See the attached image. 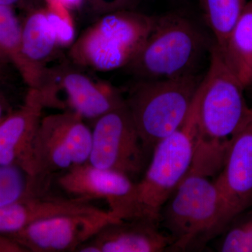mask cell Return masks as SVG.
Here are the masks:
<instances>
[{
    "mask_svg": "<svg viewBox=\"0 0 252 252\" xmlns=\"http://www.w3.org/2000/svg\"><path fill=\"white\" fill-rule=\"evenodd\" d=\"M220 167L195 157L187 175L162 207L159 221L171 237L174 251L203 245L224 230V203L215 180Z\"/></svg>",
    "mask_w": 252,
    "mask_h": 252,
    "instance_id": "1",
    "label": "cell"
},
{
    "mask_svg": "<svg viewBox=\"0 0 252 252\" xmlns=\"http://www.w3.org/2000/svg\"><path fill=\"white\" fill-rule=\"evenodd\" d=\"M215 44L213 36L189 16L167 13L156 16L143 47L125 69L135 79L195 75Z\"/></svg>",
    "mask_w": 252,
    "mask_h": 252,
    "instance_id": "2",
    "label": "cell"
},
{
    "mask_svg": "<svg viewBox=\"0 0 252 252\" xmlns=\"http://www.w3.org/2000/svg\"><path fill=\"white\" fill-rule=\"evenodd\" d=\"M203 77L135 79L126 104L147 154L185 123Z\"/></svg>",
    "mask_w": 252,
    "mask_h": 252,
    "instance_id": "3",
    "label": "cell"
},
{
    "mask_svg": "<svg viewBox=\"0 0 252 252\" xmlns=\"http://www.w3.org/2000/svg\"><path fill=\"white\" fill-rule=\"evenodd\" d=\"M156 16L122 10L98 16L75 39L68 59L86 69L111 72L125 69L143 47Z\"/></svg>",
    "mask_w": 252,
    "mask_h": 252,
    "instance_id": "4",
    "label": "cell"
},
{
    "mask_svg": "<svg viewBox=\"0 0 252 252\" xmlns=\"http://www.w3.org/2000/svg\"><path fill=\"white\" fill-rule=\"evenodd\" d=\"M199 89L198 144L227 151L230 141L251 114L245 88L216 42Z\"/></svg>",
    "mask_w": 252,
    "mask_h": 252,
    "instance_id": "5",
    "label": "cell"
},
{
    "mask_svg": "<svg viewBox=\"0 0 252 252\" xmlns=\"http://www.w3.org/2000/svg\"><path fill=\"white\" fill-rule=\"evenodd\" d=\"M199 89L185 123L156 145L144 177L137 182V218L160 223L162 207L193 164L198 142Z\"/></svg>",
    "mask_w": 252,
    "mask_h": 252,
    "instance_id": "6",
    "label": "cell"
},
{
    "mask_svg": "<svg viewBox=\"0 0 252 252\" xmlns=\"http://www.w3.org/2000/svg\"><path fill=\"white\" fill-rule=\"evenodd\" d=\"M86 70L68 58L46 65L36 89L44 108L75 113L94 122L126 103L119 88L92 77Z\"/></svg>",
    "mask_w": 252,
    "mask_h": 252,
    "instance_id": "7",
    "label": "cell"
},
{
    "mask_svg": "<svg viewBox=\"0 0 252 252\" xmlns=\"http://www.w3.org/2000/svg\"><path fill=\"white\" fill-rule=\"evenodd\" d=\"M91 146L92 130L75 113L42 117L34 142V177L51 188L58 175L89 161Z\"/></svg>",
    "mask_w": 252,
    "mask_h": 252,
    "instance_id": "8",
    "label": "cell"
},
{
    "mask_svg": "<svg viewBox=\"0 0 252 252\" xmlns=\"http://www.w3.org/2000/svg\"><path fill=\"white\" fill-rule=\"evenodd\" d=\"M147 155L126 103L94 121L91 165L132 179L144 170Z\"/></svg>",
    "mask_w": 252,
    "mask_h": 252,
    "instance_id": "9",
    "label": "cell"
},
{
    "mask_svg": "<svg viewBox=\"0 0 252 252\" xmlns=\"http://www.w3.org/2000/svg\"><path fill=\"white\" fill-rule=\"evenodd\" d=\"M56 178V184L67 196L90 202L104 200L109 211L120 220L137 218V182L128 176L87 162Z\"/></svg>",
    "mask_w": 252,
    "mask_h": 252,
    "instance_id": "10",
    "label": "cell"
},
{
    "mask_svg": "<svg viewBox=\"0 0 252 252\" xmlns=\"http://www.w3.org/2000/svg\"><path fill=\"white\" fill-rule=\"evenodd\" d=\"M121 220L109 210L93 215L51 217L4 235L26 252H77L109 223Z\"/></svg>",
    "mask_w": 252,
    "mask_h": 252,
    "instance_id": "11",
    "label": "cell"
},
{
    "mask_svg": "<svg viewBox=\"0 0 252 252\" xmlns=\"http://www.w3.org/2000/svg\"><path fill=\"white\" fill-rule=\"evenodd\" d=\"M224 203V230L252 206V109L230 141L221 172L215 180Z\"/></svg>",
    "mask_w": 252,
    "mask_h": 252,
    "instance_id": "12",
    "label": "cell"
},
{
    "mask_svg": "<svg viewBox=\"0 0 252 252\" xmlns=\"http://www.w3.org/2000/svg\"><path fill=\"white\" fill-rule=\"evenodd\" d=\"M44 109L38 91L28 89L22 106L0 123V165L19 167L34 177V142Z\"/></svg>",
    "mask_w": 252,
    "mask_h": 252,
    "instance_id": "13",
    "label": "cell"
},
{
    "mask_svg": "<svg viewBox=\"0 0 252 252\" xmlns=\"http://www.w3.org/2000/svg\"><path fill=\"white\" fill-rule=\"evenodd\" d=\"M159 222L148 219L121 220L104 225L81 245L79 252H160L172 246L171 237Z\"/></svg>",
    "mask_w": 252,
    "mask_h": 252,
    "instance_id": "14",
    "label": "cell"
},
{
    "mask_svg": "<svg viewBox=\"0 0 252 252\" xmlns=\"http://www.w3.org/2000/svg\"><path fill=\"white\" fill-rule=\"evenodd\" d=\"M104 211L87 200L50 192L37 194L0 207V232L4 235L15 233L34 222L61 215H93Z\"/></svg>",
    "mask_w": 252,
    "mask_h": 252,
    "instance_id": "15",
    "label": "cell"
},
{
    "mask_svg": "<svg viewBox=\"0 0 252 252\" xmlns=\"http://www.w3.org/2000/svg\"><path fill=\"white\" fill-rule=\"evenodd\" d=\"M0 52L16 69L28 89H38L46 66L37 65L26 57L21 21L14 6L0 5Z\"/></svg>",
    "mask_w": 252,
    "mask_h": 252,
    "instance_id": "16",
    "label": "cell"
},
{
    "mask_svg": "<svg viewBox=\"0 0 252 252\" xmlns=\"http://www.w3.org/2000/svg\"><path fill=\"white\" fill-rule=\"evenodd\" d=\"M26 13L21 21L23 51L31 62L44 67L56 56L61 46L45 6L28 10Z\"/></svg>",
    "mask_w": 252,
    "mask_h": 252,
    "instance_id": "17",
    "label": "cell"
},
{
    "mask_svg": "<svg viewBox=\"0 0 252 252\" xmlns=\"http://www.w3.org/2000/svg\"><path fill=\"white\" fill-rule=\"evenodd\" d=\"M222 54L245 89L252 87V0L247 3Z\"/></svg>",
    "mask_w": 252,
    "mask_h": 252,
    "instance_id": "18",
    "label": "cell"
},
{
    "mask_svg": "<svg viewBox=\"0 0 252 252\" xmlns=\"http://www.w3.org/2000/svg\"><path fill=\"white\" fill-rule=\"evenodd\" d=\"M204 21L221 52L248 0H198Z\"/></svg>",
    "mask_w": 252,
    "mask_h": 252,
    "instance_id": "19",
    "label": "cell"
},
{
    "mask_svg": "<svg viewBox=\"0 0 252 252\" xmlns=\"http://www.w3.org/2000/svg\"><path fill=\"white\" fill-rule=\"evenodd\" d=\"M48 192L36 178L19 167L0 165V207L31 195Z\"/></svg>",
    "mask_w": 252,
    "mask_h": 252,
    "instance_id": "20",
    "label": "cell"
},
{
    "mask_svg": "<svg viewBox=\"0 0 252 252\" xmlns=\"http://www.w3.org/2000/svg\"><path fill=\"white\" fill-rule=\"evenodd\" d=\"M226 229V233L220 240L218 251L252 252V211Z\"/></svg>",
    "mask_w": 252,
    "mask_h": 252,
    "instance_id": "21",
    "label": "cell"
},
{
    "mask_svg": "<svg viewBox=\"0 0 252 252\" xmlns=\"http://www.w3.org/2000/svg\"><path fill=\"white\" fill-rule=\"evenodd\" d=\"M48 17L61 48L71 46L75 41V28L70 11L56 4H45Z\"/></svg>",
    "mask_w": 252,
    "mask_h": 252,
    "instance_id": "22",
    "label": "cell"
},
{
    "mask_svg": "<svg viewBox=\"0 0 252 252\" xmlns=\"http://www.w3.org/2000/svg\"><path fill=\"white\" fill-rule=\"evenodd\" d=\"M89 3L94 14L100 16L102 15L122 11L136 10L141 0H86Z\"/></svg>",
    "mask_w": 252,
    "mask_h": 252,
    "instance_id": "23",
    "label": "cell"
},
{
    "mask_svg": "<svg viewBox=\"0 0 252 252\" xmlns=\"http://www.w3.org/2000/svg\"><path fill=\"white\" fill-rule=\"evenodd\" d=\"M0 5L14 6L27 11L34 8L44 6V0H0Z\"/></svg>",
    "mask_w": 252,
    "mask_h": 252,
    "instance_id": "24",
    "label": "cell"
},
{
    "mask_svg": "<svg viewBox=\"0 0 252 252\" xmlns=\"http://www.w3.org/2000/svg\"><path fill=\"white\" fill-rule=\"evenodd\" d=\"M0 252H26L17 243L11 239L0 234Z\"/></svg>",
    "mask_w": 252,
    "mask_h": 252,
    "instance_id": "25",
    "label": "cell"
},
{
    "mask_svg": "<svg viewBox=\"0 0 252 252\" xmlns=\"http://www.w3.org/2000/svg\"><path fill=\"white\" fill-rule=\"evenodd\" d=\"M84 0H44V4H56L64 6L69 10L76 9L80 7Z\"/></svg>",
    "mask_w": 252,
    "mask_h": 252,
    "instance_id": "26",
    "label": "cell"
},
{
    "mask_svg": "<svg viewBox=\"0 0 252 252\" xmlns=\"http://www.w3.org/2000/svg\"><path fill=\"white\" fill-rule=\"evenodd\" d=\"M11 112L12 109L10 107L9 102L0 90V123L2 122Z\"/></svg>",
    "mask_w": 252,
    "mask_h": 252,
    "instance_id": "27",
    "label": "cell"
},
{
    "mask_svg": "<svg viewBox=\"0 0 252 252\" xmlns=\"http://www.w3.org/2000/svg\"><path fill=\"white\" fill-rule=\"evenodd\" d=\"M10 65L12 66L4 55L0 52V83L4 82L7 79Z\"/></svg>",
    "mask_w": 252,
    "mask_h": 252,
    "instance_id": "28",
    "label": "cell"
}]
</instances>
